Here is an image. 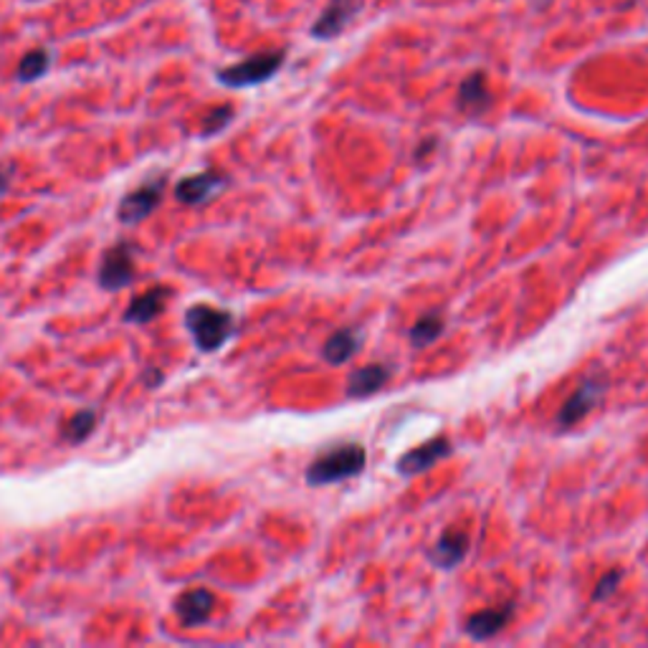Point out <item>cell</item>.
Instances as JSON below:
<instances>
[{
    "label": "cell",
    "instance_id": "1",
    "mask_svg": "<svg viewBox=\"0 0 648 648\" xmlns=\"http://www.w3.org/2000/svg\"><path fill=\"white\" fill-rule=\"evenodd\" d=\"M185 327L193 334L198 350L216 352L229 343L236 332V319L229 309H218L211 305H195L185 312Z\"/></svg>",
    "mask_w": 648,
    "mask_h": 648
},
{
    "label": "cell",
    "instance_id": "2",
    "mask_svg": "<svg viewBox=\"0 0 648 648\" xmlns=\"http://www.w3.org/2000/svg\"><path fill=\"white\" fill-rule=\"evenodd\" d=\"M365 461L368 454L360 444H343L337 448L324 451L322 456H317L309 469H306V482L312 486H324V484L344 482L350 476H357L360 471L365 469Z\"/></svg>",
    "mask_w": 648,
    "mask_h": 648
},
{
    "label": "cell",
    "instance_id": "3",
    "mask_svg": "<svg viewBox=\"0 0 648 648\" xmlns=\"http://www.w3.org/2000/svg\"><path fill=\"white\" fill-rule=\"evenodd\" d=\"M286 53L284 52H267L256 53L251 59H246L241 64L226 66L218 71V81L229 89H246V87H258L271 77H277L281 66H284Z\"/></svg>",
    "mask_w": 648,
    "mask_h": 648
},
{
    "label": "cell",
    "instance_id": "4",
    "mask_svg": "<svg viewBox=\"0 0 648 648\" xmlns=\"http://www.w3.org/2000/svg\"><path fill=\"white\" fill-rule=\"evenodd\" d=\"M135 256H137V246L129 241H117L109 246L102 256V267H99V286L107 292H117L122 286H129L137 268H135Z\"/></svg>",
    "mask_w": 648,
    "mask_h": 648
},
{
    "label": "cell",
    "instance_id": "5",
    "mask_svg": "<svg viewBox=\"0 0 648 648\" xmlns=\"http://www.w3.org/2000/svg\"><path fill=\"white\" fill-rule=\"evenodd\" d=\"M163 193H165V175L163 178L147 180L142 183L140 188H135L122 198V203L117 208V218L119 223L125 226H135L145 218H150L157 211V205L163 201Z\"/></svg>",
    "mask_w": 648,
    "mask_h": 648
},
{
    "label": "cell",
    "instance_id": "6",
    "mask_svg": "<svg viewBox=\"0 0 648 648\" xmlns=\"http://www.w3.org/2000/svg\"><path fill=\"white\" fill-rule=\"evenodd\" d=\"M603 393H606V382L597 378L580 382L578 390L565 400V406L558 413V428H570L575 423H580L600 403Z\"/></svg>",
    "mask_w": 648,
    "mask_h": 648
},
{
    "label": "cell",
    "instance_id": "7",
    "mask_svg": "<svg viewBox=\"0 0 648 648\" xmlns=\"http://www.w3.org/2000/svg\"><path fill=\"white\" fill-rule=\"evenodd\" d=\"M362 5L365 0H330L322 15L312 23V36L319 41L340 36L344 28L350 26V21L362 11Z\"/></svg>",
    "mask_w": 648,
    "mask_h": 648
},
{
    "label": "cell",
    "instance_id": "8",
    "mask_svg": "<svg viewBox=\"0 0 648 648\" xmlns=\"http://www.w3.org/2000/svg\"><path fill=\"white\" fill-rule=\"evenodd\" d=\"M226 185V178L216 170H205L198 175H188L175 185V198L185 205L205 203L208 198H213L221 188Z\"/></svg>",
    "mask_w": 648,
    "mask_h": 648
},
{
    "label": "cell",
    "instance_id": "9",
    "mask_svg": "<svg viewBox=\"0 0 648 648\" xmlns=\"http://www.w3.org/2000/svg\"><path fill=\"white\" fill-rule=\"evenodd\" d=\"M448 454H451V441L444 438V436H438V438H433L428 444L408 451L406 456L398 461V471H400L403 476H416V474H423L426 469L436 466V461H441V458H446Z\"/></svg>",
    "mask_w": 648,
    "mask_h": 648
},
{
    "label": "cell",
    "instance_id": "10",
    "mask_svg": "<svg viewBox=\"0 0 648 648\" xmlns=\"http://www.w3.org/2000/svg\"><path fill=\"white\" fill-rule=\"evenodd\" d=\"M512 615H514V603L486 608L482 610V613H474L469 621H466V625H464V631H466V635L474 638V641H489V638H494L502 628H507Z\"/></svg>",
    "mask_w": 648,
    "mask_h": 648
},
{
    "label": "cell",
    "instance_id": "11",
    "mask_svg": "<svg viewBox=\"0 0 648 648\" xmlns=\"http://www.w3.org/2000/svg\"><path fill=\"white\" fill-rule=\"evenodd\" d=\"M213 606H216V597L208 587H193V590H185L183 596L175 600V610H178L180 621L185 628H195L211 618L213 613Z\"/></svg>",
    "mask_w": 648,
    "mask_h": 648
},
{
    "label": "cell",
    "instance_id": "12",
    "mask_svg": "<svg viewBox=\"0 0 648 648\" xmlns=\"http://www.w3.org/2000/svg\"><path fill=\"white\" fill-rule=\"evenodd\" d=\"M170 294L173 292L167 286H153V289L142 292L140 296H135L129 302L127 312H125V322H129V324H147V322L157 319L163 315Z\"/></svg>",
    "mask_w": 648,
    "mask_h": 648
},
{
    "label": "cell",
    "instance_id": "13",
    "mask_svg": "<svg viewBox=\"0 0 648 648\" xmlns=\"http://www.w3.org/2000/svg\"><path fill=\"white\" fill-rule=\"evenodd\" d=\"M458 107L469 115H482L492 107V91L486 84V74L484 71H474L461 81L458 89Z\"/></svg>",
    "mask_w": 648,
    "mask_h": 648
},
{
    "label": "cell",
    "instance_id": "14",
    "mask_svg": "<svg viewBox=\"0 0 648 648\" xmlns=\"http://www.w3.org/2000/svg\"><path fill=\"white\" fill-rule=\"evenodd\" d=\"M469 534L461 532V530H448L441 534V540L433 547V562L444 570H451L464 562V558L469 555Z\"/></svg>",
    "mask_w": 648,
    "mask_h": 648
},
{
    "label": "cell",
    "instance_id": "15",
    "mask_svg": "<svg viewBox=\"0 0 648 648\" xmlns=\"http://www.w3.org/2000/svg\"><path fill=\"white\" fill-rule=\"evenodd\" d=\"M360 343H362V332L355 330V327L337 330L330 340L324 343V360H327L330 365H344L347 360L355 357V352L360 350Z\"/></svg>",
    "mask_w": 648,
    "mask_h": 648
},
{
    "label": "cell",
    "instance_id": "16",
    "mask_svg": "<svg viewBox=\"0 0 648 648\" xmlns=\"http://www.w3.org/2000/svg\"><path fill=\"white\" fill-rule=\"evenodd\" d=\"M388 380H390V368H388V365H365V368L355 370V372L350 375L347 395H352V398H368V395L378 393Z\"/></svg>",
    "mask_w": 648,
    "mask_h": 648
},
{
    "label": "cell",
    "instance_id": "17",
    "mask_svg": "<svg viewBox=\"0 0 648 648\" xmlns=\"http://www.w3.org/2000/svg\"><path fill=\"white\" fill-rule=\"evenodd\" d=\"M52 64H53V53L49 52V49H33V52H28L26 56L21 59V64L15 69V79L23 81V84L39 81L41 77L49 74Z\"/></svg>",
    "mask_w": 648,
    "mask_h": 648
},
{
    "label": "cell",
    "instance_id": "18",
    "mask_svg": "<svg viewBox=\"0 0 648 648\" xmlns=\"http://www.w3.org/2000/svg\"><path fill=\"white\" fill-rule=\"evenodd\" d=\"M94 431H97V410L84 408V410H79L66 420L64 428H61V441L64 444H84Z\"/></svg>",
    "mask_w": 648,
    "mask_h": 648
},
{
    "label": "cell",
    "instance_id": "19",
    "mask_svg": "<svg viewBox=\"0 0 648 648\" xmlns=\"http://www.w3.org/2000/svg\"><path fill=\"white\" fill-rule=\"evenodd\" d=\"M441 332H444V317H441L438 312H428V315H423V317L410 327L408 337H410V344L426 347V344H431L433 340H438Z\"/></svg>",
    "mask_w": 648,
    "mask_h": 648
},
{
    "label": "cell",
    "instance_id": "20",
    "mask_svg": "<svg viewBox=\"0 0 648 648\" xmlns=\"http://www.w3.org/2000/svg\"><path fill=\"white\" fill-rule=\"evenodd\" d=\"M230 119H233V107H230V104L213 107V109L203 117V122H201V135H203V137H213V135H218V132H223V129L229 127Z\"/></svg>",
    "mask_w": 648,
    "mask_h": 648
},
{
    "label": "cell",
    "instance_id": "21",
    "mask_svg": "<svg viewBox=\"0 0 648 648\" xmlns=\"http://www.w3.org/2000/svg\"><path fill=\"white\" fill-rule=\"evenodd\" d=\"M621 572L618 570H610L606 572L600 580H597L596 585V590H593V600H606V597H610L615 590H618V583H621Z\"/></svg>",
    "mask_w": 648,
    "mask_h": 648
},
{
    "label": "cell",
    "instance_id": "22",
    "mask_svg": "<svg viewBox=\"0 0 648 648\" xmlns=\"http://www.w3.org/2000/svg\"><path fill=\"white\" fill-rule=\"evenodd\" d=\"M11 175H14V165L0 167V193H5L8 183H11Z\"/></svg>",
    "mask_w": 648,
    "mask_h": 648
},
{
    "label": "cell",
    "instance_id": "23",
    "mask_svg": "<svg viewBox=\"0 0 648 648\" xmlns=\"http://www.w3.org/2000/svg\"><path fill=\"white\" fill-rule=\"evenodd\" d=\"M433 147H436V140H426V142H423V145H420L418 150H416V160H423L426 155L431 153Z\"/></svg>",
    "mask_w": 648,
    "mask_h": 648
},
{
    "label": "cell",
    "instance_id": "24",
    "mask_svg": "<svg viewBox=\"0 0 648 648\" xmlns=\"http://www.w3.org/2000/svg\"><path fill=\"white\" fill-rule=\"evenodd\" d=\"M160 378H163V372H160V370L150 368V370H147V372H145V380H147V388H155V382L160 380Z\"/></svg>",
    "mask_w": 648,
    "mask_h": 648
}]
</instances>
